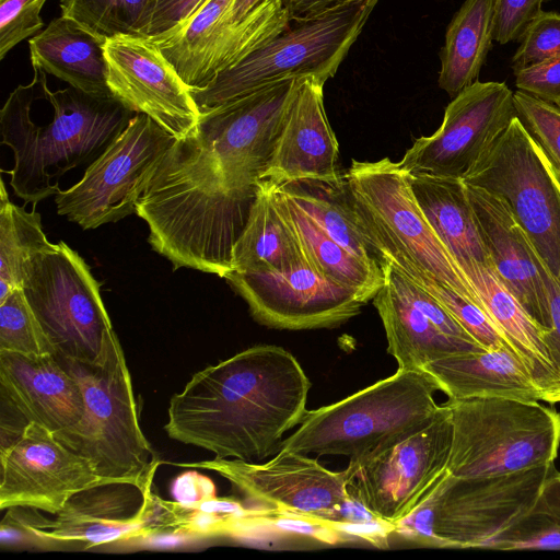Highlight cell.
<instances>
[{"instance_id":"cell-1","label":"cell","mask_w":560,"mask_h":560,"mask_svg":"<svg viewBox=\"0 0 560 560\" xmlns=\"http://www.w3.org/2000/svg\"><path fill=\"white\" fill-rule=\"evenodd\" d=\"M310 389L292 353L254 346L194 374L171 398L164 429L215 458L259 462L278 453L284 433L302 422Z\"/></svg>"},{"instance_id":"cell-2","label":"cell","mask_w":560,"mask_h":560,"mask_svg":"<svg viewBox=\"0 0 560 560\" xmlns=\"http://www.w3.org/2000/svg\"><path fill=\"white\" fill-rule=\"evenodd\" d=\"M258 191V190H257ZM257 191L231 188L197 132L175 140L140 195L136 213L149 243L174 269L224 277L233 248L249 219Z\"/></svg>"},{"instance_id":"cell-3","label":"cell","mask_w":560,"mask_h":560,"mask_svg":"<svg viewBox=\"0 0 560 560\" xmlns=\"http://www.w3.org/2000/svg\"><path fill=\"white\" fill-rule=\"evenodd\" d=\"M135 112L115 97L89 95L70 86L50 91L46 73L15 88L0 112L2 144L14 154L8 172L25 203L57 194L58 178L90 164L128 126Z\"/></svg>"},{"instance_id":"cell-4","label":"cell","mask_w":560,"mask_h":560,"mask_svg":"<svg viewBox=\"0 0 560 560\" xmlns=\"http://www.w3.org/2000/svg\"><path fill=\"white\" fill-rule=\"evenodd\" d=\"M59 361L81 387L84 412L74 425L55 432L56 438L86 459L101 479L151 490L160 460L141 430L131 376L115 330L95 362Z\"/></svg>"},{"instance_id":"cell-5","label":"cell","mask_w":560,"mask_h":560,"mask_svg":"<svg viewBox=\"0 0 560 560\" xmlns=\"http://www.w3.org/2000/svg\"><path fill=\"white\" fill-rule=\"evenodd\" d=\"M343 176L360 228L383 266L392 265L417 284L442 283L480 306L418 205L409 173L399 162L352 161Z\"/></svg>"},{"instance_id":"cell-6","label":"cell","mask_w":560,"mask_h":560,"mask_svg":"<svg viewBox=\"0 0 560 560\" xmlns=\"http://www.w3.org/2000/svg\"><path fill=\"white\" fill-rule=\"evenodd\" d=\"M436 383L423 370L397 371L337 402L307 410L280 450L362 455L428 425L441 406Z\"/></svg>"},{"instance_id":"cell-7","label":"cell","mask_w":560,"mask_h":560,"mask_svg":"<svg viewBox=\"0 0 560 560\" xmlns=\"http://www.w3.org/2000/svg\"><path fill=\"white\" fill-rule=\"evenodd\" d=\"M378 0H353L290 25L191 95L200 114L284 80L332 78Z\"/></svg>"},{"instance_id":"cell-8","label":"cell","mask_w":560,"mask_h":560,"mask_svg":"<svg viewBox=\"0 0 560 560\" xmlns=\"http://www.w3.org/2000/svg\"><path fill=\"white\" fill-rule=\"evenodd\" d=\"M453 441L447 471L456 478L516 472L553 463L560 413L539 401L499 397L448 399Z\"/></svg>"},{"instance_id":"cell-9","label":"cell","mask_w":560,"mask_h":560,"mask_svg":"<svg viewBox=\"0 0 560 560\" xmlns=\"http://www.w3.org/2000/svg\"><path fill=\"white\" fill-rule=\"evenodd\" d=\"M463 180L506 202L542 265L560 284V177L518 116Z\"/></svg>"},{"instance_id":"cell-10","label":"cell","mask_w":560,"mask_h":560,"mask_svg":"<svg viewBox=\"0 0 560 560\" xmlns=\"http://www.w3.org/2000/svg\"><path fill=\"white\" fill-rule=\"evenodd\" d=\"M22 289L47 336L54 355L95 362L114 329L100 284L83 258L66 243L32 256Z\"/></svg>"},{"instance_id":"cell-11","label":"cell","mask_w":560,"mask_h":560,"mask_svg":"<svg viewBox=\"0 0 560 560\" xmlns=\"http://www.w3.org/2000/svg\"><path fill=\"white\" fill-rule=\"evenodd\" d=\"M452 441L451 410L444 404L424 428L351 457L343 470L349 497L376 518L395 525L447 476Z\"/></svg>"},{"instance_id":"cell-12","label":"cell","mask_w":560,"mask_h":560,"mask_svg":"<svg viewBox=\"0 0 560 560\" xmlns=\"http://www.w3.org/2000/svg\"><path fill=\"white\" fill-rule=\"evenodd\" d=\"M54 515L51 520L27 516L18 522L12 518L23 537L40 547L89 549L176 532L179 511L176 501H164L136 483L105 481L77 492Z\"/></svg>"},{"instance_id":"cell-13","label":"cell","mask_w":560,"mask_h":560,"mask_svg":"<svg viewBox=\"0 0 560 560\" xmlns=\"http://www.w3.org/2000/svg\"><path fill=\"white\" fill-rule=\"evenodd\" d=\"M175 140L148 115L136 113L82 179L56 194L58 213L83 230L136 213L140 195Z\"/></svg>"},{"instance_id":"cell-14","label":"cell","mask_w":560,"mask_h":560,"mask_svg":"<svg viewBox=\"0 0 560 560\" xmlns=\"http://www.w3.org/2000/svg\"><path fill=\"white\" fill-rule=\"evenodd\" d=\"M553 463L497 476L447 474L434 490V534L441 548H488L522 525L536 509Z\"/></svg>"},{"instance_id":"cell-15","label":"cell","mask_w":560,"mask_h":560,"mask_svg":"<svg viewBox=\"0 0 560 560\" xmlns=\"http://www.w3.org/2000/svg\"><path fill=\"white\" fill-rule=\"evenodd\" d=\"M515 116L504 82L478 80L453 97L440 128L416 139L399 165L410 175L463 179Z\"/></svg>"},{"instance_id":"cell-16","label":"cell","mask_w":560,"mask_h":560,"mask_svg":"<svg viewBox=\"0 0 560 560\" xmlns=\"http://www.w3.org/2000/svg\"><path fill=\"white\" fill-rule=\"evenodd\" d=\"M295 82L273 83L201 114L197 137L231 188L258 190Z\"/></svg>"},{"instance_id":"cell-17","label":"cell","mask_w":560,"mask_h":560,"mask_svg":"<svg viewBox=\"0 0 560 560\" xmlns=\"http://www.w3.org/2000/svg\"><path fill=\"white\" fill-rule=\"evenodd\" d=\"M185 466L218 472L260 510L340 521L351 500L343 470H329L298 452L280 450L261 464L214 457Z\"/></svg>"},{"instance_id":"cell-18","label":"cell","mask_w":560,"mask_h":560,"mask_svg":"<svg viewBox=\"0 0 560 560\" xmlns=\"http://www.w3.org/2000/svg\"><path fill=\"white\" fill-rule=\"evenodd\" d=\"M223 278L258 323L277 329L339 326L365 305L355 292L322 276L310 262L285 271L231 270Z\"/></svg>"},{"instance_id":"cell-19","label":"cell","mask_w":560,"mask_h":560,"mask_svg":"<svg viewBox=\"0 0 560 560\" xmlns=\"http://www.w3.org/2000/svg\"><path fill=\"white\" fill-rule=\"evenodd\" d=\"M0 460L1 510L21 506L56 514L77 492L105 482L86 459L34 422L1 443Z\"/></svg>"},{"instance_id":"cell-20","label":"cell","mask_w":560,"mask_h":560,"mask_svg":"<svg viewBox=\"0 0 560 560\" xmlns=\"http://www.w3.org/2000/svg\"><path fill=\"white\" fill-rule=\"evenodd\" d=\"M105 55L107 84L115 98L148 115L177 140L197 132L201 114L191 91L152 38L109 37Z\"/></svg>"},{"instance_id":"cell-21","label":"cell","mask_w":560,"mask_h":560,"mask_svg":"<svg viewBox=\"0 0 560 560\" xmlns=\"http://www.w3.org/2000/svg\"><path fill=\"white\" fill-rule=\"evenodd\" d=\"M323 82L298 79L287 106L270 161L260 180L276 184L298 179L340 182L339 147L328 121Z\"/></svg>"},{"instance_id":"cell-22","label":"cell","mask_w":560,"mask_h":560,"mask_svg":"<svg viewBox=\"0 0 560 560\" xmlns=\"http://www.w3.org/2000/svg\"><path fill=\"white\" fill-rule=\"evenodd\" d=\"M466 190L491 268L533 319L549 330L541 260L527 235L501 197L469 184Z\"/></svg>"},{"instance_id":"cell-23","label":"cell","mask_w":560,"mask_h":560,"mask_svg":"<svg viewBox=\"0 0 560 560\" xmlns=\"http://www.w3.org/2000/svg\"><path fill=\"white\" fill-rule=\"evenodd\" d=\"M0 394L2 406L24 425L34 422L54 433L84 412L80 385L54 354L0 351Z\"/></svg>"},{"instance_id":"cell-24","label":"cell","mask_w":560,"mask_h":560,"mask_svg":"<svg viewBox=\"0 0 560 560\" xmlns=\"http://www.w3.org/2000/svg\"><path fill=\"white\" fill-rule=\"evenodd\" d=\"M421 370L452 400L499 397L546 402L525 364L506 343L479 352L448 355L427 363Z\"/></svg>"},{"instance_id":"cell-25","label":"cell","mask_w":560,"mask_h":560,"mask_svg":"<svg viewBox=\"0 0 560 560\" xmlns=\"http://www.w3.org/2000/svg\"><path fill=\"white\" fill-rule=\"evenodd\" d=\"M464 275L481 308L525 364L546 402H560V372L545 345L542 335L546 330L533 319L491 266L476 264Z\"/></svg>"},{"instance_id":"cell-26","label":"cell","mask_w":560,"mask_h":560,"mask_svg":"<svg viewBox=\"0 0 560 560\" xmlns=\"http://www.w3.org/2000/svg\"><path fill=\"white\" fill-rule=\"evenodd\" d=\"M107 38L60 15L30 39L34 70L52 74L78 91L93 96L114 97L107 84Z\"/></svg>"},{"instance_id":"cell-27","label":"cell","mask_w":560,"mask_h":560,"mask_svg":"<svg viewBox=\"0 0 560 560\" xmlns=\"http://www.w3.org/2000/svg\"><path fill=\"white\" fill-rule=\"evenodd\" d=\"M310 262L277 184L259 182L247 224L234 245L232 270L285 271Z\"/></svg>"},{"instance_id":"cell-28","label":"cell","mask_w":560,"mask_h":560,"mask_svg":"<svg viewBox=\"0 0 560 560\" xmlns=\"http://www.w3.org/2000/svg\"><path fill=\"white\" fill-rule=\"evenodd\" d=\"M372 301L384 326L387 352L395 358L398 369L421 370L427 363L448 355L486 350L441 331L399 292L386 273Z\"/></svg>"},{"instance_id":"cell-29","label":"cell","mask_w":560,"mask_h":560,"mask_svg":"<svg viewBox=\"0 0 560 560\" xmlns=\"http://www.w3.org/2000/svg\"><path fill=\"white\" fill-rule=\"evenodd\" d=\"M409 182L418 205L460 272L464 275L476 264L490 266L465 182L410 174Z\"/></svg>"},{"instance_id":"cell-30","label":"cell","mask_w":560,"mask_h":560,"mask_svg":"<svg viewBox=\"0 0 560 560\" xmlns=\"http://www.w3.org/2000/svg\"><path fill=\"white\" fill-rule=\"evenodd\" d=\"M493 3L465 0L447 26L438 83L452 97L478 81L492 47Z\"/></svg>"},{"instance_id":"cell-31","label":"cell","mask_w":560,"mask_h":560,"mask_svg":"<svg viewBox=\"0 0 560 560\" xmlns=\"http://www.w3.org/2000/svg\"><path fill=\"white\" fill-rule=\"evenodd\" d=\"M277 188L312 267L355 292L365 304L372 300L384 284V268L358 257L336 242L278 185Z\"/></svg>"},{"instance_id":"cell-32","label":"cell","mask_w":560,"mask_h":560,"mask_svg":"<svg viewBox=\"0 0 560 560\" xmlns=\"http://www.w3.org/2000/svg\"><path fill=\"white\" fill-rule=\"evenodd\" d=\"M278 186L336 242L358 257L383 267L360 228L345 176L340 182L307 178Z\"/></svg>"},{"instance_id":"cell-33","label":"cell","mask_w":560,"mask_h":560,"mask_svg":"<svg viewBox=\"0 0 560 560\" xmlns=\"http://www.w3.org/2000/svg\"><path fill=\"white\" fill-rule=\"evenodd\" d=\"M234 0H206L170 32L150 37L190 91L207 85V68L221 23Z\"/></svg>"},{"instance_id":"cell-34","label":"cell","mask_w":560,"mask_h":560,"mask_svg":"<svg viewBox=\"0 0 560 560\" xmlns=\"http://www.w3.org/2000/svg\"><path fill=\"white\" fill-rule=\"evenodd\" d=\"M54 246L44 233L40 215L9 199L3 179L0 186V302L22 288L24 268L36 253Z\"/></svg>"},{"instance_id":"cell-35","label":"cell","mask_w":560,"mask_h":560,"mask_svg":"<svg viewBox=\"0 0 560 560\" xmlns=\"http://www.w3.org/2000/svg\"><path fill=\"white\" fill-rule=\"evenodd\" d=\"M158 0H59L61 15L105 36L147 35Z\"/></svg>"},{"instance_id":"cell-36","label":"cell","mask_w":560,"mask_h":560,"mask_svg":"<svg viewBox=\"0 0 560 560\" xmlns=\"http://www.w3.org/2000/svg\"><path fill=\"white\" fill-rule=\"evenodd\" d=\"M0 351L23 354H54L22 288L0 302Z\"/></svg>"},{"instance_id":"cell-37","label":"cell","mask_w":560,"mask_h":560,"mask_svg":"<svg viewBox=\"0 0 560 560\" xmlns=\"http://www.w3.org/2000/svg\"><path fill=\"white\" fill-rule=\"evenodd\" d=\"M417 285L432 294L483 349L506 343L487 313L476 303L442 283L427 281Z\"/></svg>"},{"instance_id":"cell-38","label":"cell","mask_w":560,"mask_h":560,"mask_svg":"<svg viewBox=\"0 0 560 560\" xmlns=\"http://www.w3.org/2000/svg\"><path fill=\"white\" fill-rule=\"evenodd\" d=\"M512 57L515 72L560 56V13L541 11L525 28Z\"/></svg>"},{"instance_id":"cell-39","label":"cell","mask_w":560,"mask_h":560,"mask_svg":"<svg viewBox=\"0 0 560 560\" xmlns=\"http://www.w3.org/2000/svg\"><path fill=\"white\" fill-rule=\"evenodd\" d=\"M517 116L549 158L560 162V107L522 91L513 93Z\"/></svg>"},{"instance_id":"cell-40","label":"cell","mask_w":560,"mask_h":560,"mask_svg":"<svg viewBox=\"0 0 560 560\" xmlns=\"http://www.w3.org/2000/svg\"><path fill=\"white\" fill-rule=\"evenodd\" d=\"M47 0H0V59L44 26L40 11Z\"/></svg>"},{"instance_id":"cell-41","label":"cell","mask_w":560,"mask_h":560,"mask_svg":"<svg viewBox=\"0 0 560 560\" xmlns=\"http://www.w3.org/2000/svg\"><path fill=\"white\" fill-rule=\"evenodd\" d=\"M488 549L560 550V525L539 514H533L510 534L492 541Z\"/></svg>"},{"instance_id":"cell-42","label":"cell","mask_w":560,"mask_h":560,"mask_svg":"<svg viewBox=\"0 0 560 560\" xmlns=\"http://www.w3.org/2000/svg\"><path fill=\"white\" fill-rule=\"evenodd\" d=\"M551 0H494L493 39L501 45L518 40L527 25Z\"/></svg>"},{"instance_id":"cell-43","label":"cell","mask_w":560,"mask_h":560,"mask_svg":"<svg viewBox=\"0 0 560 560\" xmlns=\"http://www.w3.org/2000/svg\"><path fill=\"white\" fill-rule=\"evenodd\" d=\"M518 91L560 107V56L514 73Z\"/></svg>"},{"instance_id":"cell-44","label":"cell","mask_w":560,"mask_h":560,"mask_svg":"<svg viewBox=\"0 0 560 560\" xmlns=\"http://www.w3.org/2000/svg\"><path fill=\"white\" fill-rule=\"evenodd\" d=\"M434 490L416 510L395 524V533L422 546L441 548L433 528Z\"/></svg>"},{"instance_id":"cell-45","label":"cell","mask_w":560,"mask_h":560,"mask_svg":"<svg viewBox=\"0 0 560 560\" xmlns=\"http://www.w3.org/2000/svg\"><path fill=\"white\" fill-rule=\"evenodd\" d=\"M206 0H158L148 37L163 35L186 21Z\"/></svg>"},{"instance_id":"cell-46","label":"cell","mask_w":560,"mask_h":560,"mask_svg":"<svg viewBox=\"0 0 560 560\" xmlns=\"http://www.w3.org/2000/svg\"><path fill=\"white\" fill-rule=\"evenodd\" d=\"M171 493L176 502L184 505H195L217 498L211 479L194 470L177 476L172 482Z\"/></svg>"},{"instance_id":"cell-47","label":"cell","mask_w":560,"mask_h":560,"mask_svg":"<svg viewBox=\"0 0 560 560\" xmlns=\"http://www.w3.org/2000/svg\"><path fill=\"white\" fill-rule=\"evenodd\" d=\"M541 276L546 287L551 326L542 335L550 358L560 372V284L541 262Z\"/></svg>"},{"instance_id":"cell-48","label":"cell","mask_w":560,"mask_h":560,"mask_svg":"<svg viewBox=\"0 0 560 560\" xmlns=\"http://www.w3.org/2000/svg\"><path fill=\"white\" fill-rule=\"evenodd\" d=\"M534 514H539L560 525V472L557 470L547 479Z\"/></svg>"},{"instance_id":"cell-49","label":"cell","mask_w":560,"mask_h":560,"mask_svg":"<svg viewBox=\"0 0 560 560\" xmlns=\"http://www.w3.org/2000/svg\"><path fill=\"white\" fill-rule=\"evenodd\" d=\"M287 9L290 20L296 21L316 15L334 7L353 0H280Z\"/></svg>"},{"instance_id":"cell-50","label":"cell","mask_w":560,"mask_h":560,"mask_svg":"<svg viewBox=\"0 0 560 560\" xmlns=\"http://www.w3.org/2000/svg\"><path fill=\"white\" fill-rule=\"evenodd\" d=\"M262 1L264 0H234L230 10L228 11L226 15L224 16V19L221 23V26H220V30L218 33V37L226 28L243 21Z\"/></svg>"},{"instance_id":"cell-51","label":"cell","mask_w":560,"mask_h":560,"mask_svg":"<svg viewBox=\"0 0 560 560\" xmlns=\"http://www.w3.org/2000/svg\"><path fill=\"white\" fill-rule=\"evenodd\" d=\"M551 161H552V160H551ZM552 163L555 164L556 170H557V173H558V175H559V177H560V162H555V161H552Z\"/></svg>"}]
</instances>
